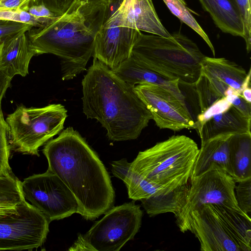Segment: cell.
Masks as SVG:
<instances>
[{
	"label": "cell",
	"mask_w": 251,
	"mask_h": 251,
	"mask_svg": "<svg viewBox=\"0 0 251 251\" xmlns=\"http://www.w3.org/2000/svg\"><path fill=\"white\" fill-rule=\"evenodd\" d=\"M43 152L48 170L57 176L75 197L78 213L94 220L113 206L115 192L103 164L72 127L48 141Z\"/></svg>",
	"instance_id": "6da1fadb"
},
{
	"label": "cell",
	"mask_w": 251,
	"mask_h": 251,
	"mask_svg": "<svg viewBox=\"0 0 251 251\" xmlns=\"http://www.w3.org/2000/svg\"><path fill=\"white\" fill-rule=\"evenodd\" d=\"M108 17L106 2L75 0L62 15L26 34L34 55L59 57L62 79L70 80L86 70L93 56L96 35Z\"/></svg>",
	"instance_id": "7a4b0ae2"
},
{
	"label": "cell",
	"mask_w": 251,
	"mask_h": 251,
	"mask_svg": "<svg viewBox=\"0 0 251 251\" xmlns=\"http://www.w3.org/2000/svg\"><path fill=\"white\" fill-rule=\"evenodd\" d=\"M83 112L106 130L109 140L137 139L152 117L132 86L96 59L82 80Z\"/></svg>",
	"instance_id": "3957f363"
},
{
	"label": "cell",
	"mask_w": 251,
	"mask_h": 251,
	"mask_svg": "<svg viewBox=\"0 0 251 251\" xmlns=\"http://www.w3.org/2000/svg\"><path fill=\"white\" fill-rule=\"evenodd\" d=\"M171 35L167 38L140 31L131 54L170 79L194 84L200 76L201 61L205 56L187 36L180 32Z\"/></svg>",
	"instance_id": "277c9868"
},
{
	"label": "cell",
	"mask_w": 251,
	"mask_h": 251,
	"mask_svg": "<svg viewBox=\"0 0 251 251\" xmlns=\"http://www.w3.org/2000/svg\"><path fill=\"white\" fill-rule=\"evenodd\" d=\"M190 231L201 251H251V219L243 212L205 204L189 214L182 232Z\"/></svg>",
	"instance_id": "5b68a950"
},
{
	"label": "cell",
	"mask_w": 251,
	"mask_h": 251,
	"mask_svg": "<svg viewBox=\"0 0 251 251\" xmlns=\"http://www.w3.org/2000/svg\"><path fill=\"white\" fill-rule=\"evenodd\" d=\"M199 150L191 138L173 135L140 151L131 167L149 180L174 190L188 183Z\"/></svg>",
	"instance_id": "8992f818"
},
{
	"label": "cell",
	"mask_w": 251,
	"mask_h": 251,
	"mask_svg": "<svg viewBox=\"0 0 251 251\" xmlns=\"http://www.w3.org/2000/svg\"><path fill=\"white\" fill-rule=\"evenodd\" d=\"M67 117V111L61 104L19 106L5 120L10 150L39 156L40 147L61 131Z\"/></svg>",
	"instance_id": "52a82bcc"
},
{
	"label": "cell",
	"mask_w": 251,
	"mask_h": 251,
	"mask_svg": "<svg viewBox=\"0 0 251 251\" xmlns=\"http://www.w3.org/2000/svg\"><path fill=\"white\" fill-rule=\"evenodd\" d=\"M104 214L78 235L69 251H119L133 239L141 226L143 211L134 201L113 206Z\"/></svg>",
	"instance_id": "ba28073f"
},
{
	"label": "cell",
	"mask_w": 251,
	"mask_h": 251,
	"mask_svg": "<svg viewBox=\"0 0 251 251\" xmlns=\"http://www.w3.org/2000/svg\"><path fill=\"white\" fill-rule=\"evenodd\" d=\"M50 222L26 200L14 212L0 213V251H32L46 241Z\"/></svg>",
	"instance_id": "9c48e42d"
},
{
	"label": "cell",
	"mask_w": 251,
	"mask_h": 251,
	"mask_svg": "<svg viewBox=\"0 0 251 251\" xmlns=\"http://www.w3.org/2000/svg\"><path fill=\"white\" fill-rule=\"evenodd\" d=\"M24 197L50 223L78 213L74 194L56 175L49 170L34 174L22 181Z\"/></svg>",
	"instance_id": "30bf717a"
},
{
	"label": "cell",
	"mask_w": 251,
	"mask_h": 251,
	"mask_svg": "<svg viewBox=\"0 0 251 251\" xmlns=\"http://www.w3.org/2000/svg\"><path fill=\"white\" fill-rule=\"evenodd\" d=\"M191 180L187 196L178 212L176 223L180 231L190 213L205 204H216L240 211L235 197L236 182L222 170L208 171Z\"/></svg>",
	"instance_id": "8fae6325"
},
{
	"label": "cell",
	"mask_w": 251,
	"mask_h": 251,
	"mask_svg": "<svg viewBox=\"0 0 251 251\" xmlns=\"http://www.w3.org/2000/svg\"><path fill=\"white\" fill-rule=\"evenodd\" d=\"M141 31L126 26L121 4L108 18L97 33L93 58L111 70L131 55L134 44Z\"/></svg>",
	"instance_id": "7c38bea8"
},
{
	"label": "cell",
	"mask_w": 251,
	"mask_h": 251,
	"mask_svg": "<svg viewBox=\"0 0 251 251\" xmlns=\"http://www.w3.org/2000/svg\"><path fill=\"white\" fill-rule=\"evenodd\" d=\"M134 90L159 128L174 131L194 129L195 121L187 106L165 89L144 83L135 85Z\"/></svg>",
	"instance_id": "4fadbf2b"
},
{
	"label": "cell",
	"mask_w": 251,
	"mask_h": 251,
	"mask_svg": "<svg viewBox=\"0 0 251 251\" xmlns=\"http://www.w3.org/2000/svg\"><path fill=\"white\" fill-rule=\"evenodd\" d=\"M201 73L207 77L211 88L221 98L231 87L241 94L250 86L251 69L247 73L241 66L225 58L205 56L201 61Z\"/></svg>",
	"instance_id": "5bb4252c"
},
{
	"label": "cell",
	"mask_w": 251,
	"mask_h": 251,
	"mask_svg": "<svg viewBox=\"0 0 251 251\" xmlns=\"http://www.w3.org/2000/svg\"><path fill=\"white\" fill-rule=\"evenodd\" d=\"M112 71L119 78L132 86L149 83L162 87L186 105L185 98L179 88L178 80H171L165 77L149 68L132 54L119 67Z\"/></svg>",
	"instance_id": "9a60e30c"
},
{
	"label": "cell",
	"mask_w": 251,
	"mask_h": 251,
	"mask_svg": "<svg viewBox=\"0 0 251 251\" xmlns=\"http://www.w3.org/2000/svg\"><path fill=\"white\" fill-rule=\"evenodd\" d=\"M251 121L231 104L207 118L197 130L202 144L218 136L251 132Z\"/></svg>",
	"instance_id": "2e32d148"
},
{
	"label": "cell",
	"mask_w": 251,
	"mask_h": 251,
	"mask_svg": "<svg viewBox=\"0 0 251 251\" xmlns=\"http://www.w3.org/2000/svg\"><path fill=\"white\" fill-rule=\"evenodd\" d=\"M232 135L218 136L201 144L190 180L216 169L224 170L232 176L229 158V142Z\"/></svg>",
	"instance_id": "e0dca14e"
},
{
	"label": "cell",
	"mask_w": 251,
	"mask_h": 251,
	"mask_svg": "<svg viewBox=\"0 0 251 251\" xmlns=\"http://www.w3.org/2000/svg\"><path fill=\"white\" fill-rule=\"evenodd\" d=\"M126 26L164 37L171 34L162 25L152 0H123Z\"/></svg>",
	"instance_id": "ac0fdd59"
},
{
	"label": "cell",
	"mask_w": 251,
	"mask_h": 251,
	"mask_svg": "<svg viewBox=\"0 0 251 251\" xmlns=\"http://www.w3.org/2000/svg\"><path fill=\"white\" fill-rule=\"evenodd\" d=\"M34 55L26 32L17 34L1 43L0 69L11 77L17 75L25 76L30 61Z\"/></svg>",
	"instance_id": "d6986e66"
},
{
	"label": "cell",
	"mask_w": 251,
	"mask_h": 251,
	"mask_svg": "<svg viewBox=\"0 0 251 251\" xmlns=\"http://www.w3.org/2000/svg\"><path fill=\"white\" fill-rule=\"evenodd\" d=\"M111 171L115 176L124 181L129 198L134 201H140L173 190L157 185L139 174L126 158L112 162Z\"/></svg>",
	"instance_id": "ffe728a7"
},
{
	"label": "cell",
	"mask_w": 251,
	"mask_h": 251,
	"mask_svg": "<svg viewBox=\"0 0 251 251\" xmlns=\"http://www.w3.org/2000/svg\"><path fill=\"white\" fill-rule=\"evenodd\" d=\"M221 30L233 36L245 37L244 27L238 11L229 0H199Z\"/></svg>",
	"instance_id": "44dd1931"
},
{
	"label": "cell",
	"mask_w": 251,
	"mask_h": 251,
	"mask_svg": "<svg viewBox=\"0 0 251 251\" xmlns=\"http://www.w3.org/2000/svg\"><path fill=\"white\" fill-rule=\"evenodd\" d=\"M229 158L235 181L251 178V133L232 135L229 142Z\"/></svg>",
	"instance_id": "7402d4cb"
},
{
	"label": "cell",
	"mask_w": 251,
	"mask_h": 251,
	"mask_svg": "<svg viewBox=\"0 0 251 251\" xmlns=\"http://www.w3.org/2000/svg\"><path fill=\"white\" fill-rule=\"evenodd\" d=\"M189 187L190 184L187 183L168 193L152 196L140 201L150 217L168 212L176 215L187 196Z\"/></svg>",
	"instance_id": "603a6c76"
},
{
	"label": "cell",
	"mask_w": 251,
	"mask_h": 251,
	"mask_svg": "<svg viewBox=\"0 0 251 251\" xmlns=\"http://www.w3.org/2000/svg\"><path fill=\"white\" fill-rule=\"evenodd\" d=\"M22 181L12 173L0 176V213L15 211L25 201Z\"/></svg>",
	"instance_id": "cb8c5ba5"
},
{
	"label": "cell",
	"mask_w": 251,
	"mask_h": 251,
	"mask_svg": "<svg viewBox=\"0 0 251 251\" xmlns=\"http://www.w3.org/2000/svg\"><path fill=\"white\" fill-rule=\"evenodd\" d=\"M169 9L182 22L185 24L205 42L210 49L214 56L215 55V49L208 35L197 22L191 13L189 9L180 0H163Z\"/></svg>",
	"instance_id": "d4e9b609"
},
{
	"label": "cell",
	"mask_w": 251,
	"mask_h": 251,
	"mask_svg": "<svg viewBox=\"0 0 251 251\" xmlns=\"http://www.w3.org/2000/svg\"><path fill=\"white\" fill-rule=\"evenodd\" d=\"M8 126L4 119L0 103V170L6 175L12 173L9 165L10 146L8 141Z\"/></svg>",
	"instance_id": "484cf974"
},
{
	"label": "cell",
	"mask_w": 251,
	"mask_h": 251,
	"mask_svg": "<svg viewBox=\"0 0 251 251\" xmlns=\"http://www.w3.org/2000/svg\"><path fill=\"white\" fill-rule=\"evenodd\" d=\"M234 192L239 209L245 214L251 218V178L237 182Z\"/></svg>",
	"instance_id": "4316f807"
},
{
	"label": "cell",
	"mask_w": 251,
	"mask_h": 251,
	"mask_svg": "<svg viewBox=\"0 0 251 251\" xmlns=\"http://www.w3.org/2000/svg\"><path fill=\"white\" fill-rule=\"evenodd\" d=\"M239 13L242 20L246 50L249 52L251 49V0H229Z\"/></svg>",
	"instance_id": "83f0119b"
},
{
	"label": "cell",
	"mask_w": 251,
	"mask_h": 251,
	"mask_svg": "<svg viewBox=\"0 0 251 251\" xmlns=\"http://www.w3.org/2000/svg\"><path fill=\"white\" fill-rule=\"evenodd\" d=\"M0 19L8 20L28 24L34 27H41L51 22L45 19L38 18L31 14L26 10L0 11Z\"/></svg>",
	"instance_id": "f1b7e54d"
},
{
	"label": "cell",
	"mask_w": 251,
	"mask_h": 251,
	"mask_svg": "<svg viewBox=\"0 0 251 251\" xmlns=\"http://www.w3.org/2000/svg\"><path fill=\"white\" fill-rule=\"evenodd\" d=\"M32 27L28 24L0 19V42L17 34L26 32Z\"/></svg>",
	"instance_id": "f546056e"
},
{
	"label": "cell",
	"mask_w": 251,
	"mask_h": 251,
	"mask_svg": "<svg viewBox=\"0 0 251 251\" xmlns=\"http://www.w3.org/2000/svg\"><path fill=\"white\" fill-rule=\"evenodd\" d=\"M225 98L245 117L251 119V103L248 102L242 95L234 89L229 87L225 92Z\"/></svg>",
	"instance_id": "4dcf8cb0"
},
{
	"label": "cell",
	"mask_w": 251,
	"mask_h": 251,
	"mask_svg": "<svg viewBox=\"0 0 251 251\" xmlns=\"http://www.w3.org/2000/svg\"><path fill=\"white\" fill-rule=\"evenodd\" d=\"M74 0H38V2L44 4L51 12L60 16L66 12Z\"/></svg>",
	"instance_id": "1f68e13d"
},
{
	"label": "cell",
	"mask_w": 251,
	"mask_h": 251,
	"mask_svg": "<svg viewBox=\"0 0 251 251\" xmlns=\"http://www.w3.org/2000/svg\"><path fill=\"white\" fill-rule=\"evenodd\" d=\"M38 0H0V11L27 10Z\"/></svg>",
	"instance_id": "d6a6232c"
},
{
	"label": "cell",
	"mask_w": 251,
	"mask_h": 251,
	"mask_svg": "<svg viewBox=\"0 0 251 251\" xmlns=\"http://www.w3.org/2000/svg\"><path fill=\"white\" fill-rule=\"evenodd\" d=\"M31 14L41 19L52 22L58 16L51 12L44 4L37 2L30 5L26 10Z\"/></svg>",
	"instance_id": "836d02e7"
},
{
	"label": "cell",
	"mask_w": 251,
	"mask_h": 251,
	"mask_svg": "<svg viewBox=\"0 0 251 251\" xmlns=\"http://www.w3.org/2000/svg\"><path fill=\"white\" fill-rule=\"evenodd\" d=\"M12 77L0 69V103L7 89L10 86Z\"/></svg>",
	"instance_id": "e575fe53"
},
{
	"label": "cell",
	"mask_w": 251,
	"mask_h": 251,
	"mask_svg": "<svg viewBox=\"0 0 251 251\" xmlns=\"http://www.w3.org/2000/svg\"><path fill=\"white\" fill-rule=\"evenodd\" d=\"M241 95L246 100L251 103V88L250 86L244 89Z\"/></svg>",
	"instance_id": "d590c367"
},
{
	"label": "cell",
	"mask_w": 251,
	"mask_h": 251,
	"mask_svg": "<svg viewBox=\"0 0 251 251\" xmlns=\"http://www.w3.org/2000/svg\"><path fill=\"white\" fill-rule=\"evenodd\" d=\"M8 175H6L3 171H2L1 170H0V176H7Z\"/></svg>",
	"instance_id": "8d00e7d4"
},
{
	"label": "cell",
	"mask_w": 251,
	"mask_h": 251,
	"mask_svg": "<svg viewBox=\"0 0 251 251\" xmlns=\"http://www.w3.org/2000/svg\"><path fill=\"white\" fill-rule=\"evenodd\" d=\"M89 1H105L108 4V0H88Z\"/></svg>",
	"instance_id": "74e56055"
},
{
	"label": "cell",
	"mask_w": 251,
	"mask_h": 251,
	"mask_svg": "<svg viewBox=\"0 0 251 251\" xmlns=\"http://www.w3.org/2000/svg\"><path fill=\"white\" fill-rule=\"evenodd\" d=\"M180 1H181L184 4H186L185 1V0H180Z\"/></svg>",
	"instance_id": "f35d334b"
},
{
	"label": "cell",
	"mask_w": 251,
	"mask_h": 251,
	"mask_svg": "<svg viewBox=\"0 0 251 251\" xmlns=\"http://www.w3.org/2000/svg\"><path fill=\"white\" fill-rule=\"evenodd\" d=\"M0 47H1V42H0Z\"/></svg>",
	"instance_id": "ab89813d"
}]
</instances>
